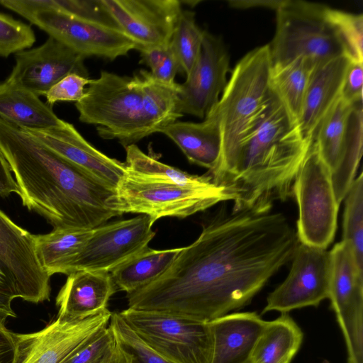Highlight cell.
<instances>
[{"label":"cell","mask_w":363,"mask_h":363,"mask_svg":"<svg viewBox=\"0 0 363 363\" xmlns=\"http://www.w3.org/2000/svg\"><path fill=\"white\" fill-rule=\"evenodd\" d=\"M298 242L271 202L222 208L162 275L127 294L128 308L209 322L249 303L291 261Z\"/></svg>","instance_id":"cell-1"},{"label":"cell","mask_w":363,"mask_h":363,"mask_svg":"<svg viewBox=\"0 0 363 363\" xmlns=\"http://www.w3.org/2000/svg\"><path fill=\"white\" fill-rule=\"evenodd\" d=\"M0 150L22 203L53 228L94 229L118 214L115 190L72 164L24 129L0 119Z\"/></svg>","instance_id":"cell-2"},{"label":"cell","mask_w":363,"mask_h":363,"mask_svg":"<svg viewBox=\"0 0 363 363\" xmlns=\"http://www.w3.org/2000/svg\"><path fill=\"white\" fill-rule=\"evenodd\" d=\"M312 141L272 91L235 151L208 174L232 194L234 210L284 201L293 195L295 178Z\"/></svg>","instance_id":"cell-3"},{"label":"cell","mask_w":363,"mask_h":363,"mask_svg":"<svg viewBox=\"0 0 363 363\" xmlns=\"http://www.w3.org/2000/svg\"><path fill=\"white\" fill-rule=\"evenodd\" d=\"M75 103L81 122L94 125L99 135L124 147L155 133L147 115L140 71L133 77L101 71Z\"/></svg>","instance_id":"cell-4"},{"label":"cell","mask_w":363,"mask_h":363,"mask_svg":"<svg viewBox=\"0 0 363 363\" xmlns=\"http://www.w3.org/2000/svg\"><path fill=\"white\" fill-rule=\"evenodd\" d=\"M272 65L267 44L248 52L231 72L215 106L221 134L218 164L233 155L267 105Z\"/></svg>","instance_id":"cell-5"},{"label":"cell","mask_w":363,"mask_h":363,"mask_svg":"<svg viewBox=\"0 0 363 363\" xmlns=\"http://www.w3.org/2000/svg\"><path fill=\"white\" fill-rule=\"evenodd\" d=\"M327 6L315 2L284 0L276 10V31L269 44L272 65L298 57L315 67L346 55L345 48L326 18Z\"/></svg>","instance_id":"cell-6"},{"label":"cell","mask_w":363,"mask_h":363,"mask_svg":"<svg viewBox=\"0 0 363 363\" xmlns=\"http://www.w3.org/2000/svg\"><path fill=\"white\" fill-rule=\"evenodd\" d=\"M233 201L228 190L216 184L191 186L170 182H147L125 174L110 199V208L149 216L153 222L167 216L184 218L223 201Z\"/></svg>","instance_id":"cell-7"},{"label":"cell","mask_w":363,"mask_h":363,"mask_svg":"<svg viewBox=\"0 0 363 363\" xmlns=\"http://www.w3.org/2000/svg\"><path fill=\"white\" fill-rule=\"evenodd\" d=\"M18 13L84 58L113 60L135 49V44L114 26L83 19L40 6L34 0H0Z\"/></svg>","instance_id":"cell-8"},{"label":"cell","mask_w":363,"mask_h":363,"mask_svg":"<svg viewBox=\"0 0 363 363\" xmlns=\"http://www.w3.org/2000/svg\"><path fill=\"white\" fill-rule=\"evenodd\" d=\"M150 347L174 363H211L209 322L169 313L128 308L118 312Z\"/></svg>","instance_id":"cell-9"},{"label":"cell","mask_w":363,"mask_h":363,"mask_svg":"<svg viewBox=\"0 0 363 363\" xmlns=\"http://www.w3.org/2000/svg\"><path fill=\"white\" fill-rule=\"evenodd\" d=\"M313 143L330 172L340 204L354 179L362 155V101L350 104L340 96L317 127Z\"/></svg>","instance_id":"cell-10"},{"label":"cell","mask_w":363,"mask_h":363,"mask_svg":"<svg viewBox=\"0 0 363 363\" xmlns=\"http://www.w3.org/2000/svg\"><path fill=\"white\" fill-rule=\"evenodd\" d=\"M293 194L298 206L299 242L327 249L335 238L340 204L330 172L313 141L295 178Z\"/></svg>","instance_id":"cell-11"},{"label":"cell","mask_w":363,"mask_h":363,"mask_svg":"<svg viewBox=\"0 0 363 363\" xmlns=\"http://www.w3.org/2000/svg\"><path fill=\"white\" fill-rule=\"evenodd\" d=\"M330 259L328 298L345 341L347 363H363V270L343 240L331 249Z\"/></svg>","instance_id":"cell-12"},{"label":"cell","mask_w":363,"mask_h":363,"mask_svg":"<svg viewBox=\"0 0 363 363\" xmlns=\"http://www.w3.org/2000/svg\"><path fill=\"white\" fill-rule=\"evenodd\" d=\"M154 223L149 216L140 214L94 228L65 274L81 270L110 272L148 246L156 234L152 229Z\"/></svg>","instance_id":"cell-13"},{"label":"cell","mask_w":363,"mask_h":363,"mask_svg":"<svg viewBox=\"0 0 363 363\" xmlns=\"http://www.w3.org/2000/svg\"><path fill=\"white\" fill-rule=\"evenodd\" d=\"M289 274L267 298L262 313H286L307 306H318L329 297L330 259L327 249L298 242Z\"/></svg>","instance_id":"cell-14"},{"label":"cell","mask_w":363,"mask_h":363,"mask_svg":"<svg viewBox=\"0 0 363 363\" xmlns=\"http://www.w3.org/2000/svg\"><path fill=\"white\" fill-rule=\"evenodd\" d=\"M113 23L135 50L169 43L182 11L178 0H99Z\"/></svg>","instance_id":"cell-15"},{"label":"cell","mask_w":363,"mask_h":363,"mask_svg":"<svg viewBox=\"0 0 363 363\" xmlns=\"http://www.w3.org/2000/svg\"><path fill=\"white\" fill-rule=\"evenodd\" d=\"M112 313L106 309L78 320L57 317L39 331L16 333L15 363H62L82 343L106 327Z\"/></svg>","instance_id":"cell-16"},{"label":"cell","mask_w":363,"mask_h":363,"mask_svg":"<svg viewBox=\"0 0 363 363\" xmlns=\"http://www.w3.org/2000/svg\"><path fill=\"white\" fill-rule=\"evenodd\" d=\"M230 72V56L221 38L204 30L199 56L179 84V111L203 118L217 104Z\"/></svg>","instance_id":"cell-17"},{"label":"cell","mask_w":363,"mask_h":363,"mask_svg":"<svg viewBox=\"0 0 363 363\" xmlns=\"http://www.w3.org/2000/svg\"><path fill=\"white\" fill-rule=\"evenodd\" d=\"M0 267L16 285L18 298L33 303L50 300V277L36 257L33 234L0 210Z\"/></svg>","instance_id":"cell-18"},{"label":"cell","mask_w":363,"mask_h":363,"mask_svg":"<svg viewBox=\"0 0 363 363\" xmlns=\"http://www.w3.org/2000/svg\"><path fill=\"white\" fill-rule=\"evenodd\" d=\"M84 57L52 37L40 46L15 54V65L6 79L37 96H45L70 74L89 78Z\"/></svg>","instance_id":"cell-19"},{"label":"cell","mask_w":363,"mask_h":363,"mask_svg":"<svg viewBox=\"0 0 363 363\" xmlns=\"http://www.w3.org/2000/svg\"><path fill=\"white\" fill-rule=\"evenodd\" d=\"M24 130L60 156L114 190L125 174L124 162L96 149L71 123L64 121L60 125L47 129Z\"/></svg>","instance_id":"cell-20"},{"label":"cell","mask_w":363,"mask_h":363,"mask_svg":"<svg viewBox=\"0 0 363 363\" xmlns=\"http://www.w3.org/2000/svg\"><path fill=\"white\" fill-rule=\"evenodd\" d=\"M117 289L110 272L81 270L67 275L56 297L57 317L78 320L96 315L106 309Z\"/></svg>","instance_id":"cell-21"},{"label":"cell","mask_w":363,"mask_h":363,"mask_svg":"<svg viewBox=\"0 0 363 363\" xmlns=\"http://www.w3.org/2000/svg\"><path fill=\"white\" fill-rule=\"evenodd\" d=\"M265 324L256 312L228 313L209 321L213 339L211 363H251Z\"/></svg>","instance_id":"cell-22"},{"label":"cell","mask_w":363,"mask_h":363,"mask_svg":"<svg viewBox=\"0 0 363 363\" xmlns=\"http://www.w3.org/2000/svg\"><path fill=\"white\" fill-rule=\"evenodd\" d=\"M350 59L342 55L315 67L306 91L298 125L303 136L313 140L319 123L341 96Z\"/></svg>","instance_id":"cell-23"},{"label":"cell","mask_w":363,"mask_h":363,"mask_svg":"<svg viewBox=\"0 0 363 363\" xmlns=\"http://www.w3.org/2000/svg\"><path fill=\"white\" fill-rule=\"evenodd\" d=\"M200 123L175 121L160 133L170 138L193 164L212 171L221 152V134L215 106Z\"/></svg>","instance_id":"cell-24"},{"label":"cell","mask_w":363,"mask_h":363,"mask_svg":"<svg viewBox=\"0 0 363 363\" xmlns=\"http://www.w3.org/2000/svg\"><path fill=\"white\" fill-rule=\"evenodd\" d=\"M0 119L30 130L47 129L65 121L38 96L6 80L0 82Z\"/></svg>","instance_id":"cell-25"},{"label":"cell","mask_w":363,"mask_h":363,"mask_svg":"<svg viewBox=\"0 0 363 363\" xmlns=\"http://www.w3.org/2000/svg\"><path fill=\"white\" fill-rule=\"evenodd\" d=\"M182 248L157 250L146 247L110 272L117 290L128 294L152 283L168 269Z\"/></svg>","instance_id":"cell-26"},{"label":"cell","mask_w":363,"mask_h":363,"mask_svg":"<svg viewBox=\"0 0 363 363\" xmlns=\"http://www.w3.org/2000/svg\"><path fill=\"white\" fill-rule=\"evenodd\" d=\"M303 333L286 313L266 324L255 345L251 363H290L298 352Z\"/></svg>","instance_id":"cell-27"},{"label":"cell","mask_w":363,"mask_h":363,"mask_svg":"<svg viewBox=\"0 0 363 363\" xmlns=\"http://www.w3.org/2000/svg\"><path fill=\"white\" fill-rule=\"evenodd\" d=\"M93 229L54 228L42 235H33L36 257L50 277L65 270L89 238Z\"/></svg>","instance_id":"cell-28"},{"label":"cell","mask_w":363,"mask_h":363,"mask_svg":"<svg viewBox=\"0 0 363 363\" xmlns=\"http://www.w3.org/2000/svg\"><path fill=\"white\" fill-rule=\"evenodd\" d=\"M125 148V175L133 179L191 186H208L215 184L208 173L201 176L190 174L145 154L135 144Z\"/></svg>","instance_id":"cell-29"},{"label":"cell","mask_w":363,"mask_h":363,"mask_svg":"<svg viewBox=\"0 0 363 363\" xmlns=\"http://www.w3.org/2000/svg\"><path fill=\"white\" fill-rule=\"evenodd\" d=\"M315 67L307 59L272 65L269 86L298 123L307 86Z\"/></svg>","instance_id":"cell-30"},{"label":"cell","mask_w":363,"mask_h":363,"mask_svg":"<svg viewBox=\"0 0 363 363\" xmlns=\"http://www.w3.org/2000/svg\"><path fill=\"white\" fill-rule=\"evenodd\" d=\"M62 363H130L109 324L91 335Z\"/></svg>","instance_id":"cell-31"},{"label":"cell","mask_w":363,"mask_h":363,"mask_svg":"<svg viewBox=\"0 0 363 363\" xmlns=\"http://www.w3.org/2000/svg\"><path fill=\"white\" fill-rule=\"evenodd\" d=\"M342 240L348 243L357 266L363 270V174L354 178L345 197Z\"/></svg>","instance_id":"cell-32"},{"label":"cell","mask_w":363,"mask_h":363,"mask_svg":"<svg viewBox=\"0 0 363 363\" xmlns=\"http://www.w3.org/2000/svg\"><path fill=\"white\" fill-rule=\"evenodd\" d=\"M203 36L204 30L197 26L195 13L182 10L170 45L186 76L190 73L199 56Z\"/></svg>","instance_id":"cell-33"},{"label":"cell","mask_w":363,"mask_h":363,"mask_svg":"<svg viewBox=\"0 0 363 363\" xmlns=\"http://www.w3.org/2000/svg\"><path fill=\"white\" fill-rule=\"evenodd\" d=\"M326 18L340 38L347 56L352 61L363 62V15L328 6Z\"/></svg>","instance_id":"cell-34"},{"label":"cell","mask_w":363,"mask_h":363,"mask_svg":"<svg viewBox=\"0 0 363 363\" xmlns=\"http://www.w3.org/2000/svg\"><path fill=\"white\" fill-rule=\"evenodd\" d=\"M118 342L128 354L130 363H174L145 342L119 313H113L110 320Z\"/></svg>","instance_id":"cell-35"},{"label":"cell","mask_w":363,"mask_h":363,"mask_svg":"<svg viewBox=\"0 0 363 363\" xmlns=\"http://www.w3.org/2000/svg\"><path fill=\"white\" fill-rule=\"evenodd\" d=\"M35 42L30 26L0 13V57L30 48Z\"/></svg>","instance_id":"cell-36"},{"label":"cell","mask_w":363,"mask_h":363,"mask_svg":"<svg viewBox=\"0 0 363 363\" xmlns=\"http://www.w3.org/2000/svg\"><path fill=\"white\" fill-rule=\"evenodd\" d=\"M141 62L150 68L152 76L157 80L167 83H174L176 74L182 72L180 63L169 43L141 49L139 50Z\"/></svg>","instance_id":"cell-37"},{"label":"cell","mask_w":363,"mask_h":363,"mask_svg":"<svg viewBox=\"0 0 363 363\" xmlns=\"http://www.w3.org/2000/svg\"><path fill=\"white\" fill-rule=\"evenodd\" d=\"M35 4L43 7L57 10L77 18L101 22L108 25L113 23L101 8L99 0H34Z\"/></svg>","instance_id":"cell-38"},{"label":"cell","mask_w":363,"mask_h":363,"mask_svg":"<svg viewBox=\"0 0 363 363\" xmlns=\"http://www.w3.org/2000/svg\"><path fill=\"white\" fill-rule=\"evenodd\" d=\"M91 80L76 74L66 76L47 92V104L52 106L57 101H80L85 94L84 86Z\"/></svg>","instance_id":"cell-39"},{"label":"cell","mask_w":363,"mask_h":363,"mask_svg":"<svg viewBox=\"0 0 363 363\" xmlns=\"http://www.w3.org/2000/svg\"><path fill=\"white\" fill-rule=\"evenodd\" d=\"M363 62L352 61L347 67L341 91L345 101L354 104L363 98Z\"/></svg>","instance_id":"cell-40"},{"label":"cell","mask_w":363,"mask_h":363,"mask_svg":"<svg viewBox=\"0 0 363 363\" xmlns=\"http://www.w3.org/2000/svg\"><path fill=\"white\" fill-rule=\"evenodd\" d=\"M18 297L15 284L0 267V319L6 320L8 317H16L11 303Z\"/></svg>","instance_id":"cell-41"},{"label":"cell","mask_w":363,"mask_h":363,"mask_svg":"<svg viewBox=\"0 0 363 363\" xmlns=\"http://www.w3.org/2000/svg\"><path fill=\"white\" fill-rule=\"evenodd\" d=\"M4 319H0V363H15L17 352L16 333L5 325Z\"/></svg>","instance_id":"cell-42"},{"label":"cell","mask_w":363,"mask_h":363,"mask_svg":"<svg viewBox=\"0 0 363 363\" xmlns=\"http://www.w3.org/2000/svg\"><path fill=\"white\" fill-rule=\"evenodd\" d=\"M11 172L9 163L0 150V198L6 197L12 193L19 195L18 184Z\"/></svg>","instance_id":"cell-43"},{"label":"cell","mask_w":363,"mask_h":363,"mask_svg":"<svg viewBox=\"0 0 363 363\" xmlns=\"http://www.w3.org/2000/svg\"><path fill=\"white\" fill-rule=\"evenodd\" d=\"M284 0H244L229 1V5L233 8L247 9L251 8L263 7L277 10L283 3Z\"/></svg>","instance_id":"cell-44"}]
</instances>
